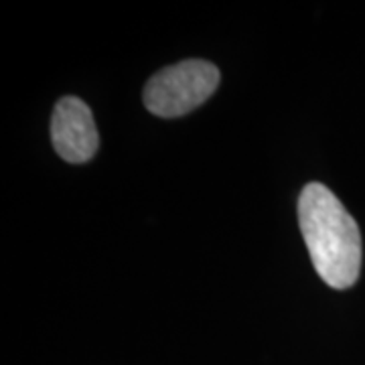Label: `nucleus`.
<instances>
[{
	"label": "nucleus",
	"instance_id": "7ed1b4c3",
	"mask_svg": "<svg viewBox=\"0 0 365 365\" xmlns=\"http://www.w3.org/2000/svg\"><path fill=\"white\" fill-rule=\"evenodd\" d=\"M51 138L57 155L67 163L81 165L91 160L100 136L90 106L76 96L61 98L53 110Z\"/></svg>",
	"mask_w": 365,
	"mask_h": 365
},
{
	"label": "nucleus",
	"instance_id": "f257e3e1",
	"mask_svg": "<svg viewBox=\"0 0 365 365\" xmlns=\"http://www.w3.org/2000/svg\"><path fill=\"white\" fill-rule=\"evenodd\" d=\"M299 223L319 276L331 288H351L361 272V234L335 193L309 182L299 197Z\"/></svg>",
	"mask_w": 365,
	"mask_h": 365
},
{
	"label": "nucleus",
	"instance_id": "f03ea898",
	"mask_svg": "<svg viewBox=\"0 0 365 365\" xmlns=\"http://www.w3.org/2000/svg\"><path fill=\"white\" fill-rule=\"evenodd\" d=\"M220 69L203 59L165 67L148 79L144 106L160 118H179L201 106L220 86Z\"/></svg>",
	"mask_w": 365,
	"mask_h": 365
}]
</instances>
